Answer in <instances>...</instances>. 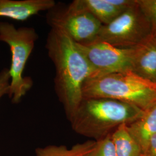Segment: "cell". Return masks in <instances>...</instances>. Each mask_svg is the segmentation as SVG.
Returning a JSON list of instances; mask_svg holds the SVG:
<instances>
[{
	"label": "cell",
	"mask_w": 156,
	"mask_h": 156,
	"mask_svg": "<svg viewBox=\"0 0 156 156\" xmlns=\"http://www.w3.org/2000/svg\"><path fill=\"white\" fill-rule=\"evenodd\" d=\"M46 49L55 67L56 94L69 120L83 100L84 82L94 71L77 44L61 28L51 27Z\"/></svg>",
	"instance_id": "6da1fadb"
},
{
	"label": "cell",
	"mask_w": 156,
	"mask_h": 156,
	"mask_svg": "<svg viewBox=\"0 0 156 156\" xmlns=\"http://www.w3.org/2000/svg\"><path fill=\"white\" fill-rule=\"evenodd\" d=\"M145 111L133 104L109 98H83L69 119L77 134L97 141L120 126L142 117Z\"/></svg>",
	"instance_id": "7a4b0ae2"
},
{
	"label": "cell",
	"mask_w": 156,
	"mask_h": 156,
	"mask_svg": "<svg viewBox=\"0 0 156 156\" xmlns=\"http://www.w3.org/2000/svg\"><path fill=\"white\" fill-rule=\"evenodd\" d=\"M83 98H109L133 104L146 111L156 104V82L130 70L87 79Z\"/></svg>",
	"instance_id": "3957f363"
},
{
	"label": "cell",
	"mask_w": 156,
	"mask_h": 156,
	"mask_svg": "<svg viewBox=\"0 0 156 156\" xmlns=\"http://www.w3.org/2000/svg\"><path fill=\"white\" fill-rule=\"evenodd\" d=\"M38 38V34L33 27L16 28L11 23L0 22V41L8 45L11 52L8 95L13 104L19 103L33 86L31 78L24 76L23 72Z\"/></svg>",
	"instance_id": "277c9868"
},
{
	"label": "cell",
	"mask_w": 156,
	"mask_h": 156,
	"mask_svg": "<svg viewBox=\"0 0 156 156\" xmlns=\"http://www.w3.org/2000/svg\"><path fill=\"white\" fill-rule=\"evenodd\" d=\"M151 32V23L136 3L109 24L102 25L95 41L120 48H131L143 41Z\"/></svg>",
	"instance_id": "5b68a950"
},
{
	"label": "cell",
	"mask_w": 156,
	"mask_h": 156,
	"mask_svg": "<svg viewBox=\"0 0 156 156\" xmlns=\"http://www.w3.org/2000/svg\"><path fill=\"white\" fill-rule=\"evenodd\" d=\"M47 21L51 27L63 30L77 44L95 41L102 23L88 12L76 8L71 3L67 6H55L48 11Z\"/></svg>",
	"instance_id": "8992f818"
},
{
	"label": "cell",
	"mask_w": 156,
	"mask_h": 156,
	"mask_svg": "<svg viewBox=\"0 0 156 156\" xmlns=\"http://www.w3.org/2000/svg\"><path fill=\"white\" fill-rule=\"evenodd\" d=\"M77 45L93 69L94 73L91 78L133 71V48H120L97 41L88 44Z\"/></svg>",
	"instance_id": "52a82bcc"
},
{
	"label": "cell",
	"mask_w": 156,
	"mask_h": 156,
	"mask_svg": "<svg viewBox=\"0 0 156 156\" xmlns=\"http://www.w3.org/2000/svg\"><path fill=\"white\" fill-rule=\"evenodd\" d=\"M56 4L54 0H0V17L23 22Z\"/></svg>",
	"instance_id": "ba28073f"
},
{
	"label": "cell",
	"mask_w": 156,
	"mask_h": 156,
	"mask_svg": "<svg viewBox=\"0 0 156 156\" xmlns=\"http://www.w3.org/2000/svg\"><path fill=\"white\" fill-rule=\"evenodd\" d=\"M134 48L133 71L156 82V31L151 33Z\"/></svg>",
	"instance_id": "9c48e42d"
},
{
	"label": "cell",
	"mask_w": 156,
	"mask_h": 156,
	"mask_svg": "<svg viewBox=\"0 0 156 156\" xmlns=\"http://www.w3.org/2000/svg\"><path fill=\"white\" fill-rule=\"evenodd\" d=\"M71 4L78 9L91 13L102 25L109 24L126 11L114 5L111 0H75Z\"/></svg>",
	"instance_id": "30bf717a"
},
{
	"label": "cell",
	"mask_w": 156,
	"mask_h": 156,
	"mask_svg": "<svg viewBox=\"0 0 156 156\" xmlns=\"http://www.w3.org/2000/svg\"><path fill=\"white\" fill-rule=\"evenodd\" d=\"M127 128L142 152L149 140L156 134V104L146 110L139 119L127 125Z\"/></svg>",
	"instance_id": "8fae6325"
},
{
	"label": "cell",
	"mask_w": 156,
	"mask_h": 156,
	"mask_svg": "<svg viewBox=\"0 0 156 156\" xmlns=\"http://www.w3.org/2000/svg\"><path fill=\"white\" fill-rule=\"evenodd\" d=\"M111 137L116 156H141V148L129 133L127 124L119 126L111 134Z\"/></svg>",
	"instance_id": "7c38bea8"
},
{
	"label": "cell",
	"mask_w": 156,
	"mask_h": 156,
	"mask_svg": "<svg viewBox=\"0 0 156 156\" xmlns=\"http://www.w3.org/2000/svg\"><path fill=\"white\" fill-rule=\"evenodd\" d=\"M95 141L90 140L68 148L64 145H49L35 150V156H85L94 146Z\"/></svg>",
	"instance_id": "4fadbf2b"
},
{
	"label": "cell",
	"mask_w": 156,
	"mask_h": 156,
	"mask_svg": "<svg viewBox=\"0 0 156 156\" xmlns=\"http://www.w3.org/2000/svg\"><path fill=\"white\" fill-rule=\"evenodd\" d=\"M85 156H116L111 135L95 141L93 148Z\"/></svg>",
	"instance_id": "5bb4252c"
},
{
	"label": "cell",
	"mask_w": 156,
	"mask_h": 156,
	"mask_svg": "<svg viewBox=\"0 0 156 156\" xmlns=\"http://www.w3.org/2000/svg\"><path fill=\"white\" fill-rule=\"evenodd\" d=\"M140 9L151 23L152 31H156V0H136Z\"/></svg>",
	"instance_id": "9a60e30c"
},
{
	"label": "cell",
	"mask_w": 156,
	"mask_h": 156,
	"mask_svg": "<svg viewBox=\"0 0 156 156\" xmlns=\"http://www.w3.org/2000/svg\"><path fill=\"white\" fill-rule=\"evenodd\" d=\"M11 76L9 69L4 68L0 71V98L4 95H9Z\"/></svg>",
	"instance_id": "2e32d148"
},
{
	"label": "cell",
	"mask_w": 156,
	"mask_h": 156,
	"mask_svg": "<svg viewBox=\"0 0 156 156\" xmlns=\"http://www.w3.org/2000/svg\"><path fill=\"white\" fill-rule=\"evenodd\" d=\"M140 156H156V134L149 140Z\"/></svg>",
	"instance_id": "e0dca14e"
}]
</instances>
